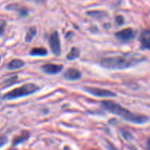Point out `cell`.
<instances>
[{"mask_svg":"<svg viewBox=\"0 0 150 150\" xmlns=\"http://www.w3.org/2000/svg\"><path fill=\"white\" fill-rule=\"evenodd\" d=\"M89 16H92L93 18H101L107 16V13L104 11H100V10H95V11H90L87 13Z\"/></svg>","mask_w":150,"mask_h":150,"instance_id":"15","label":"cell"},{"mask_svg":"<svg viewBox=\"0 0 150 150\" xmlns=\"http://www.w3.org/2000/svg\"><path fill=\"white\" fill-rule=\"evenodd\" d=\"M102 105L105 109L108 110L112 114L120 116L124 120L130 122L132 123H134V124H144L149 121V118L147 117L133 114L127 109L123 108L122 106L112 102V101H103Z\"/></svg>","mask_w":150,"mask_h":150,"instance_id":"2","label":"cell"},{"mask_svg":"<svg viewBox=\"0 0 150 150\" xmlns=\"http://www.w3.org/2000/svg\"><path fill=\"white\" fill-rule=\"evenodd\" d=\"M39 86L34 83H26L18 88L13 89L3 96V99L6 100L17 99L19 98L30 95L39 90Z\"/></svg>","mask_w":150,"mask_h":150,"instance_id":"3","label":"cell"},{"mask_svg":"<svg viewBox=\"0 0 150 150\" xmlns=\"http://www.w3.org/2000/svg\"><path fill=\"white\" fill-rule=\"evenodd\" d=\"M5 26H6L5 21L0 20V35H2V33L4 32Z\"/></svg>","mask_w":150,"mask_h":150,"instance_id":"19","label":"cell"},{"mask_svg":"<svg viewBox=\"0 0 150 150\" xmlns=\"http://www.w3.org/2000/svg\"><path fill=\"white\" fill-rule=\"evenodd\" d=\"M146 59L142 54L135 52L124 53L120 55L103 58L100 64L103 67L110 70H123L133 67Z\"/></svg>","mask_w":150,"mask_h":150,"instance_id":"1","label":"cell"},{"mask_svg":"<svg viewBox=\"0 0 150 150\" xmlns=\"http://www.w3.org/2000/svg\"><path fill=\"white\" fill-rule=\"evenodd\" d=\"M24 62L21 59H16L12 60L9 63L8 65H7V68H8V70H18V69H20L21 67H23L24 66Z\"/></svg>","mask_w":150,"mask_h":150,"instance_id":"10","label":"cell"},{"mask_svg":"<svg viewBox=\"0 0 150 150\" xmlns=\"http://www.w3.org/2000/svg\"><path fill=\"white\" fill-rule=\"evenodd\" d=\"M79 56H80L79 50L76 48H73L71 51H70V52L67 55V59L68 60H74L77 59Z\"/></svg>","mask_w":150,"mask_h":150,"instance_id":"13","label":"cell"},{"mask_svg":"<svg viewBox=\"0 0 150 150\" xmlns=\"http://www.w3.org/2000/svg\"><path fill=\"white\" fill-rule=\"evenodd\" d=\"M115 36L121 42H127L135 38V33L131 28H126L117 32Z\"/></svg>","mask_w":150,"mask_h":150,"instance_id":"6","label":"cell"},{"mask_svg":"<svg viewBox=\"0 0 150 150\" xmlns=\"http://www.w3.org/2000/svg\"><path fill=\"white\" fill-rule=\"evenodd\" d=\"M37 30L35 28H31L29 29V31L26 33V37H25V41L26 42H32V40H33V38H35V36L36 35Z\"/></svg>","mask_w":150,"mask_h":150,"instance_id":"14","label":"cell"},{"mask_svg":"<svg viewBox=\"0 0 150 150\" xmlns=\"http://www.w3.org/2000/svg\"><path fill=\"white\" fill-rule=\"evenodd\" d=\"M122 136L125 139H127V140H128V139L131 137V136H130V133H127V132H122Z\"/></svg>","mask_w":150,"mask_h":150,"instance_id":"21","label":"cell"},{"mask_svg":"<svg viewBox=\"0 0 150 150\" xmlns=\"http://www.w3.org/2000/svg\"><path fill=\"white\" fill-rule=\"evenodd\" d=\"M49 45L53 54L59 56L61 54V44L59 34L57 32H53L49 38Z\"/></svg>","mask_w":150,"mask_h":150,"instance_id":"4","label":"cell"},{"mask_svg":"<svg viewBox=\"0 0 150 150\" xmlns=\"http://www.w3.org/2000/svg\"><path fill=\"white\" fill-rule=\"evenodd\" d=\"M63 66L62 64H45L41 67L44 73L50 75H54L59 73L62 70Z\"/></svg>","mask_w":150,"mask_h":150,"instance_id":"7","label":"cell"},{"mask_svg":"<svg viewBox=\"0 0 150 150\" xmlns=\"http://www.w3.org/2000/svg\"><path fill=\"white\" fill-rule=\"evenodd\" d=\"M7 9H9V10H18L19 12L21 13V14L22 15V16H26L28 13V11L26 9L23 8V7H20L19 6V4H10V5H9L8 7H7Z\"/></svg>","mask_w":150,"mask_h":150,"instance_id":"12","label":"cell"},{"mask_svg":"<svg viewBox=\"0 0 150 150\" xmlns=\"http://www.w3.org/2000/svg\"><path fill=\"white\" fill-rule=\"evenodd\" d=\"M146 149L147 150H150V139L146 142Z\"/></svg>","mask_w":150,"mask_h":150,"instance_id":"22","label":"cell"},{"mask_svg":"<svg viewBox=\"0 0 150 150\" xmlns=\"http://www.w3.org/2000/svg\"><path fill=\"white\" fill-rule=\"evenodd\" d=\"M8 142V139L6 136H0V147L5 145Z\"/></svg>","mask_w":150,"mask_h":150,"instance_id":"18","label":"cell"},{"mask_svg":"<svg viewBox=\"0 0 150 150\" xmlns=\"http://www.w3.org/2000/svg\"><path fill=\"white\" fill-rule=\"evenodd\" d=\"M0 62H1V57H0Z\"/></svg>","mask_w":150,"mask_h":150,"instance_id":"24","label":"cell"},{"mask_svg":"<svg viewBox=\"0 0 150 150\" xmlns=\"http://www.w3.org/2000/svg\"><path fill=\"white\" fill-rule=\"evenodd\" d=\"M64 77L70 81H76L81 77V74L78 70L74 68H68L64 74Z\"/></svg>","mask_w":150,"mask_h":150,"instance_id":"9","label":"cell"},{"mask_svg":"<svg viewBox=\"0 0 150 150\" xmlns=\"http://www.w3.org/2000/svg\"><path fill=\"white\" fill-rule=\"evenodd\" d=\"M29 135L28 133H23V134H21L20 136H18V137H17L16 139H15L14 145H17V144H18L21 143V142H23L24 141H26V139L29 138Z\"/></svg>","mask_w":150,"mask_h":150,"instance_id":"16","label":"cell"},{"mask_svg":"<svg viewBox=\"0 0 150 150\" xmlns=\"http://www.w3.org/2000/svg\"><path fill=\"white\" fill-rule=\"evenodd\" d=\"M140 42L144 49L150 50V29H146L140 35Z\"/></svg>","mask_w":150,"mask_h":150,"instance_id":"8","label":"cell"},{"mask_svg":"<svg viewBox=\"0 0 150 150\" xmlns=\"http://www.w3.org/2000/svg\"><path fill=\"white\" fill-rule=\"evenodd\" d=\"M30 1H42V0H30Z\"/></svg>","mask_w":150,"mask_h":150,"instance_id":"23","label":"cell"},{"mask_svg":"<svg viewBox=\"0 0 150 150\" xmlns=\"http://www.w3.org/2000/svg\"><path fill=\"white\" fill-rule=\"evenodd\" d=\"M17 80H18L17 76H13V77H11L10 79H9L8 80L5 81V83H7V86H10V85H12L13 83H16Z\"/></svg>","mask_w":150,"mask_h":150,"instance_id":"17","label":"cell"},{"mask_svg":"<svg viewBox=\"0 0 150 150\" xmlns=\"http://www.w3.org/2000/svg\"><path fill=\"white\" fill-rule=\"evenodd\" d=\"M85 90L88 93L91 94V95H94V96L100 97V98H114V97L117 96V95L114 92L107 90V89H100V88L88 87L86 88Z\"/></svg>","mask_w":150,"mask_h":150,"instance_id":"5","label":"cell"},{"mask_svg":"<svg viewBox=\"0 0 150 150\" xmlns=\"http://www.w3.org/2000/svg\"><path fill=\"white\" fill-rule=\"evenodd\" d=\"M115 21L118 25H122L124 23V18L122 16H118L116 17Z\"/></svg>","mask_w":150,"mask_h":150,"instance_id":"20","label":"cell"},{"mask_svg":"<svg viewBox=\"0 0 150 150\" xmlns=\"http://www.w3.org/2000/svg\"><path fill=\"white\" fill-rule=\"evenodd\" d=\"M48 54L47 50L43 48H33L30 51V55L32 56H38V57H42Z\"/></svg>","mask_w":150,"mask_h":150,"instance_id":"11","label":"cell"}]
</instances>
